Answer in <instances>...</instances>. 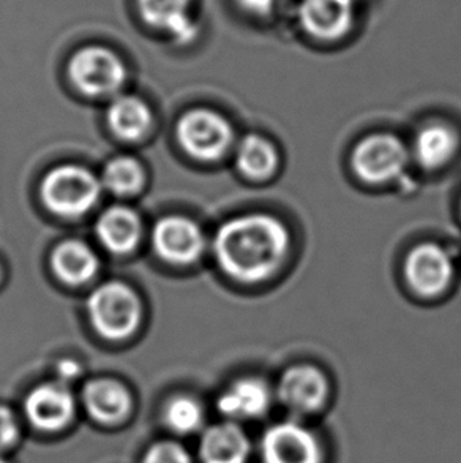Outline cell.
Wrapping results in <instances>:
<instances>
[{
    "mask_svg": "<svg viewBox=\"0 0 461 463\" xmlns=\"http://www.w3.org/2000/svg\"><path fill=\"white\" fill-rule=\"evenodd\" d=\"M289 250V230L268 213L228 220L213 238V255L220 269L237 282L261 283L277 276Z\"/></svg>",
    "mask_w": 461,
    "mask_h": 463,
    "instance_id": "obj_1",
    "label": "cell"
},
{
    "mask_svg": "<svg viewBox=\"0 0 461 463\" xmlns=\"http://www.w3.org/2000/svg\"><path fill=\"white\" fill-rule=\"evenodd\" d=\"M101 185L89 169L63 165L51 169L42 184V198L51 213L76 219L89 213L100 198Z\"/></svg>",
    "mask_w": 461,
    "mask_h": 463,
    "instance_id": "obj_2",
    "label": "cell"
},
{
    "mask_svg": "<svg viewBox=\"0 0 461 463\" xmlns=\"http://www.w3.org/2000/svg\"><path fill=\"white\" fill-rule=\"evenodd\" d=\"M90 323L108 340H124L135 332L141 319V304L125 283L108 282L88 299Z\"/></svg>",
    "mask_w": 461,
    "mask_h": 463,
    "instance_id": "obj_3",
    "label": "cell"
},
{
    "mask_svg": "<svg viewBox=\"0 0 461 463\" xmlns=\"http://www.w3.org/2000/svg\"><path fill=\"white\" fill-rule=\"evenodd\" d=\"M411 160V151L395 135L374 133L361 139L351 154V168L365 184H387L399 179Z\"/></svg>",
    "mask_w": 461,
    "mask_h": 463,
    "instance_id": "obj_4",
    "label": "cell"
},
{
    "mask_svg": "<svg viewBox=\"0 0 461 463\" xmlns=\"http://www.w3.org/2000/svg\"><path fill=\"white\" fill-rule=\"evenodd\" d=\"M69 76L82 94L105 97L116 94L122 88L127 69L113 50L100 44H88L70 59Z\"/></svg>",
    "mask_w": 461,
    "mask_h": 463,
    "instance_id": "obj_5",
    "label": "cell"
},
{
    "mask_svg": "<svg viewBox=\"0 0 461 463\" xmlns=\"http://www.w3.org/2000/svg\"><path fill=\"white\" fill-rule=\"evenodd\" d=\"M177 138L182 147L204 162L219 160L230 151L234 132L230 122L209 109H193L182 116L177 124Z\"/></svg>",
    "mask_w": 461,
    "mask_h": 463,
    "instance_id": "obj_6",
    "label": "cell"
},
{
    "mask_svg": "<svg viewBox=\"0 0 461 463\" xmlns=\"http://www.w3.org/2000/svg\"><path fill=\"white\" fill-rule=\"evenodd\" d=\"M409 288L424 298H437L449 288L456 276V266L449 251L433 242L412 249L403 266Z\"/></svg>",
    "mask_w": 461,
    "mask_h": 463,
    "instance_id": "obj_7",
    "label": "cell"
},
{
    "mask_svg": "<svg viewBox=\"0 0 461 463\" xmlns=\"http://www.w3.org/2000/svg\"><path fill=\"white\" fill-rule=\"evenodd\" d=\"M75 413V395L67 383H43L25 397V420L38 432H61L71 424Z\"/></svg>",
    "mask_w": 461,
    "mask_h": 463,
    "instance_id": "obj_8",
    "label": "cell"
},
{
    "mask_svg": "<svg viewBox=\"0 0 461 463\" xmlns=\"http://www.w3.org/2000/svg\"><path fill=\"white\" fill-rule=\"evenodd\" d=\"M144 24L162 32L174 43H192L200 33L194 16V0H135Z\"/></svg>",
    "mask_w": 461,
    "mask_h": 463,
    "instance_id": "obj_9",
    "label": "cell"
},
{
    "mask_svg": "<svg viewBox=\"0 0 461 463\" xmlns=\"http://www.w3.org/2000/svg\"><path fill=\"white\" fill-rule=\"evenodd\" d=\"M156 255L171 264H192L202 255L206 239L193 220L173 215L156 222L152 232Z\"/></svg>",
    "mask_w": 461,
    "mask_h": 463,
    "instance_id": "obj_10",
    "label": "cell"
},
{
    "mask_svg": "<svg viewBox=\"0 0 461 463\" xmlns=\"http://www.w3.org/2000/svg\"><path fill=\"white\" fill-rule=\"evenodd\" d=\"M261 452L264 463L323 462V451L316 437L296 422L270 427L264 433Z\"/></svg>",
    "mask_w": 461,
    "mask_h": 463,
    "instance_id": "obj_11",
    "label": "cell"
},
{
    "mask_svg": "<svg viewBox=\"0 0 461 463\" xmlns=\"http://www.w3.org/2000/svg\"><path fill=\"white\" fill-rule=\"evenodd\" d=\"M355 6L354 0H300V25L315 40L335 42L353 29Z\"/></svg>",
    "mask_w": 461,
    "mask_h": 463,
    "instance_id": "obj_12",
    "label": "cell"
},
{
    "mask_svg": "<svg viewBox=\"0 0 461 463\" xmlns=\"http://www.w3.org/2000/svg\"><path fill=\"white\" fill-rule=\"evenodd\" d=\"M277 394L294 413H313L327 401L329 383L318 367L294 365L281 375Z\"/></svg>",
    "mask_w": 461,
    "mask_h": 463,
    "instance_id": "obj_13",
    "label": "cell"
},
{
    "mask_svg": "<svg viewBox=\"0 0 461 463\" xmlns=\"http://www.w3.org/2000/svg\"><path fill=\"white\" fill-rule=\"evenodd\" d=\"M82 403L89 416L101 426L124 422L133 410V399L122 383L109 378L92 380L82 389Z\"/></svg>",
    "mask_w": 461,
    "mask_h": 463,
    "instance_id": "obj_14",
    "label": "cell"
},
{
    "mask_svg": "<svg viewBox=\"0 0 461 463\" xmlns=\"http://www.w3.org/2000/svg\"><path fill=\"white\" fill-rule=\"evenodd\" d=\"M272 392L261 378L245 376L230 384L217 401L220 413L228 420H249L268 413Z\"/></svg>",
    "mask_w": 461,
    "mask_h": 463,
    "instance_id": "obj_15",
    "label": "cell"
},
{
    "mask_svg": "<svg viewBox=\"0 0 461 463\" xmlns=\"http://www.w3.org/2000/svg\"><path fill=\"white\" fill-rule=\"evenodd\" d=\"M249 441L232 420L209 427L201 437L200 458L202 463H247Z\"/></svg>",
    "mask_w": 461,
    "mask_h": 463,
    "instance_id": "obj_16",
    "label": "cell"
},
{
    "mask_svg": "<svg viewBox=\"0 0 461 463\" xmlns=\"http://www.w3.org/2000/svg\"><path fill=\"white\" fill-rule=\"evenodd\" d=\"M458 145V135L449 126L428 124L416 133L411 156L420 168L435 171L444 168L456 156Z\"/></svg>",
    "mask_w": 461,
    "mask_h": 463,
    "instance_id": "obj_17",
    "label": "cell"
},
{
    "mask_svg": "<svg viewBox=\"0 0 461 463\" xmlns=\"http://www.w3.org/2000/svg\"><path fill=\"white\" fill-rule=\"evenodd\" d=\"M95 232L107 250L124 255L136 247L141 222L128 207L114 206L101 213Z\"/></svg>",
    "mask_w": 461,
    "mask_h": 463,
    "instance_id": "obj_18",
    "label": "cell"
},
{
    "mask_svg": "<svg viewBox=\"0 0 461 463\" xmlns=\"http://www.w3.org/2000/svg\"><path fill=\"white\" fill-rule=\"evenodd\" d=\"M51 264L57 277L71 285L89 282L99 270V258L94 250L76 239L57 245L56 250L52 251Z\"/></svg>",
    "mask_w": 461,
    "mask_h": 463,
    "instance_id": "obj_19",
    "label": "cell"
},
{
    "mask_svg": "<svg viewBox=\"0 0 461 463\" xmlns=\"http://www.w3.org/2000/svg\"><path fill=\"white\" fill-rule=\"evenodd\" d=\"M237 166L251 181H268L280 166L278 151L261 135H247L240 139L236 152Z\"/></svg>",
    "mask_w": 461,
    "mask_h": 463,
    "instance_id": "obj_20",
    "label": "cell"
},
{
    "mask_svg": "<svg viewBox=\"0 0 461 463\" xmlns=\"http://www.w3.org/2000/svg\"><path fill=\"white\" fill-rule=\"evenodd\" d=\"M149 108L143 100L131 95L118 97L108 108V124L118 138L137 141L143 138L150 127Z\"/></svg>",
    "mask_w": 461,
    "mask_h": 463,
    "instance_id": "obj_21",
    "label": "cell"
},
{
    "mask_svg": "<svg viewBox=\"0 0 461 463\" xmlns=\"http://www.w3.org/2000/svg\"><path fill=\"white\" fill-rule=\"evenodd\" d=\"M163 420L171 432L192 435L202 427L204 410L193 397L175 395L165 405Z\"/></svg>",
    "mask_w": 461,
    "mask_h": 463,
    "instance_id": "obj_22",
    "label": "cell"
},
{
    "mask_svg": "<svg viewBox=\"0 0 461 463\" xmlns=\"http://www.w3.org/2000/svg\"><path fill=\"white\" fill-rule=\"evenodd\" d=\"M143 184L144 171L141 165L128 156L113 158L101 175V185L118 196L136 194Z\"/></svg>",
    "mask_w": 461,
    "mask_h": 463,
    "instance_id": "obj_23",
    "label": "cell"
},
{
    "mask_svg": "<svg viewBox=\"0 0 461 463\" xmlns=\"http://www.w3.org/2000/svg\"><path fill=\"white\" fill-rule=\"evenodd\" d=\"M141 463H193V458L181 443L163 439L150 446Z\"/></svg>",
    "mask_w": 461,
    "mask_h": 463,
    "instance_id": "obj_24",
    "label": "cell"
},
{
    "mask_svg": "<svg viewBox=\"0 0 461 463\" xmlns=\"http://www.w3.org/2000/svg\"><path fill=\"white\" fill-rule=\"evenodd\" d=\"M21 439L18 416L8 407L0 405V454L12 449Z\"/></svg>",
    "mask_w": 461,
    "mask_h": 463,
    "instance_id": "obj_25",
    "label": "cell"
},
{
    "mask_svg": "<svg viewBox=\"0 0 461 463\" xmlns=\"http://www.w3.org/2000/svg\"><path fill=\"white\" fill-rule=\"evenodd\" d=\"M278 0H236L237 6L251 16H268Z\"/></svg>",
    "mask_w": 461,
    "mask_h": 463,
    "instance_id": "obj_26",
    "label": "cell"
},
{
    "mask_svg": "<svg viewBox=\"0 0 461 463\" xmlns=\"http://www.w3.org/2000/svg\"><path fill=\"white\" fill-rule=\"evenodd\" d=\"M59 373H61V378H62L61 382L67 383L70 380H73L80 373V367L73 361H63L59 365Z\"/></svg>",
    "mask_w": 461,
    "mask_h": 463,
    "instance_id": "obj_27",
    "label": "cell"
},
{
    "mask_svg": "<svg viewBox=\"0 0 461 463\" xmlns=\"http://www.w3.org/2000/svg\"><path fill=\"white\" fill-rule=\"evenodd\" d=\"M0 463H6L5 458H2V456H0Z\"/></svg>",
    "mask_w": 461,
    "mask_h": 463,
    "instance_id": "obj_28",
    "label": "cell"
},
{
    "mask_svg": "<svg viewBox=\"0 0 461 463\" xmlns=\"http://www.w3.org/2000/svg\"><path fill=\"white\" fill-rule=\"evenodd\" d=\"M355 4H359V2H362V0H354Z\"/></svg>",
    "mask_w": 461,
    "mask_h": 463,
    "instance_id": "obj_29",
    "label": "cell"
}]
</instances>
